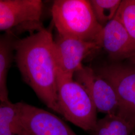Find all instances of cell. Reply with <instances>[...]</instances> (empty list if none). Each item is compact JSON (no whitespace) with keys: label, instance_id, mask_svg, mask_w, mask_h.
<instances>
[{"label":"cell","instance_id":"1","mask_svg":"<svg viewBox=\"0 0 135 135\" xmlns=\"http://www.w3.org/2000/svg\"><path fill=\"white\" fill-rule=\"evenodd\" d=\"M14 59L25 82L44 104L58 114V68L51 31L44 28L18 39Z\"/></svg>","mask_w":135,"mask_h":135},{"label":"cell","instance_id":"2","mask_svg":"<svg viewBox=\"0 0 135 135\" xmlns=\"http://www.w3.org/2000/svg\"><path fill=\"white\" fill-rule=\"evenodd\" d=\"M51 14L58 35L61 36L95 42L103 28L88 0H55Z\"/></svg>","mask_w":135,"mask_h":135},{"label":"cell","instance_id":"3","mask_svg":"<svg viewBox=\"0 0 135 135\" xmlns=\"http://www.w3.org/2000/svg\"><path fill=\"white\" fill-rule=\"evenodd\" d=\"M57 95L61 115L83 130L93 132L98 111L82 85L73 77L57 72Z\"/></svg>","mask_w":135,"mask_h":135},{"label":"cell","instance_id":"4","mask_svg":"<svg viewBox=\"0 0 135 135\" xmlns=\"http://www.w3.org/2000/svg\"><path fill=\"white\" fill-rule=\"evenodd\" d=\"M43 3L41 0H0V33L15 35L39 31Z\"/></svg>","mask_w":135,"mask_h":135},{"label":"cell","instance_id":"5","mask_svg":"<svg viewBox=\"0 0 135 135\" xmlns=\"http://www.w3.org/2000/svg\"><path fill=\"white\" fill-rule=\"evenodd\" d=\"M100 75L115 90L118 102L116 115L135 126V67L111 65L102 69Z\"/></svg>","mask_w":135,"mask_h":135},{"label":"cell","instance_id":"6","mask_svg":"<svg viewBox=\"0 0 135 135\" xmlns=\"http://www.w3.org/2000/svg\"><path fill=\"white\" fill-rule=\"evenodd\" d=\"M98 49L100 48L95 42L58 35L57 38L54 40L58 72L73 77L83 67V60L92 51Z\"/></svg>","mask_w":135,"mask_h":135},{"label":"cell","instance_id":"7","mask_svg":"<svg viewBox=\"0 0 135 135\" xmlns=\"http://www.w3.org/2000/svg\"><path fill=\"white\" fill-rule=\"evenodd\" d=\"M21 121L27 135H78L53 113L20 102Z\"/></svg>","mask_w":135,"mask_h":135},{"label":"cell","instance_id":"8","mask_svg":"<svg viewBox=\"0 0 135 135\" xmlns=\"http://www.w3.org/2000/svg\"><path fill=\"white\" fill-rule=\"evenodd\" d=\"M76 81L81 84L91 98L98 112L106 115L116 114L118 102L111 83L91 68L83 66L75 74Z\"/></svg>","mask_w":135,"mask_h":135},{"label":"cell","instance_id":"9","mask_svg":"<svg viewBox=\"0 0 135 135\" xmlns=\"http://www.w3.org/2000/svg\"><path fill=\"white\" fill-rule=\"evenodd\" d=\"M95 42L113 60L129 59L135 54V42L116 16L103 27Z\"/></svg>","mask_w":135,"mask_h":135},{"label":"cell","instance_id":"10","mask_svg":"<svg viewBox=\"0 0 135 135\" xmlns=\"http://www.w3.org/2000/svg\"><path fill=\"white\" fill-rule=\"evenodd\" d=\"M16 36L0 34V102L10 101L7 85V74L14 58Z\"/></svg>","mask_w":135,"mask_h":135},{"label":"cell","instance_id":"11","mask_svg":"<svg viewBox=\"0 0 135 135\" xmlns=\"http://www.w3.org/2000/svg\"><path fill=\"white\" fill-rule=\"evenodd\" d=\"M0 135H27L21 121L20 102H0Z\"/></svg>","mask_w":135,"mask_h":135},{"label":"cell","instance_id":"12","mask_svg":"<svg viewBox=\"0 0 135 135\" xmlns=\"http://www.w3.org/2000/svg\"><path fill=\"white\" fill-rule=\"evenodd\" d=\"M135 126L116 114L106 115L98 120L92 135H130Z\"/></svg>","mask_w":135,"mask_h":135},{"label":"cell","instance_id":"13","mask_svg":"<svg viewBox=\"0 0 135 135\" xmlns=\"http://www.w3.org/2000/svg\"><path fill=\"white\" fill-rule=\"evenodd\" d=\"M89 1L97 21L103 27L115 18L122 2L121 0Z\"/></svg>","mask_w":135,"mask_h":135},{"label":"cell","instance_id":"14","mask_svg":"<svg viewBox=\"0 0 135 135\" xmlns=\"http://www.w3.org/2000/svg\"><path fill=\"white\" fill-rule=\"evenodd\" d=\"M116 16L135 42V0L122 1Z\"/></svg>","mask_w":135,"mask_h":135},{"label":"cell","instance_id":"15","mask_svg":"<svg viewBox=\"0 0 135 135\" xmlns=\"http://www.w3.org/2000/svg\"><path fill=\"white\" fill-rule=\"evenodd\" d=\"M129 59L130 60L131 63H132L135 66V54H134L133 56H132Z\"/></svg>","mask_w":135,"mask_h":135}]
</instances>
